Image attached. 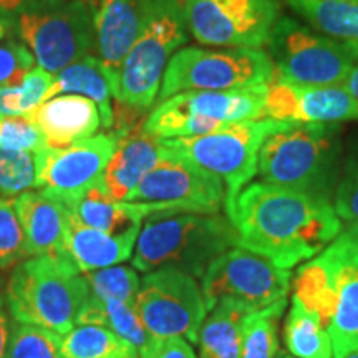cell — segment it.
Listing matches in <instances>:
<instances>
[{"mask_svg":"<svg viewBox=\"0 0 358 358\" xmlns=\"http://www.w3.org/2000/svg\"><path fill=\"white\" fill-rule=\"evenodd\" d=\"M231 222L239 248L289 271L319 256L342 232L330 199L264 181L244 187Z\"/></svg>","mask_w":358,"mask_h":358,"instance_id":"6da1fadb","label":"cell"},{"mask_svg":"<svg viewBox=\"0 0 358 358\" xmlns=\"http://www.w3.org/2000/svg\"><path fill=\"white\" fill-rule=\"evenodd\" d=\"M236 245L237 232L227 216L158 213L141 227L131 259L145 274L171 267L203 279L213 261Z\"/></svg>","mask_w":358,"mask_h":358,"instance_id":"7a4b0ae2","label":"cell"},{"mask_svg":"<svg viewBox=\"0 0 358 358\" xmlns=\"http://www.w3.org/2000/svg\"><path fill=\"white\" fill-rule=\"evenodd\" d=\"M7 310L13 322L38 325L60 335L77 325L90 297L87 279L66 254L30 257L8 279Z\"/></svg>","mask_w":358,"mask_h":358,"instance_id":"3957f363","label":"cell"},{"mask_svg":"<svg viewBox=\"0 0 358 358\" xmlns=\"http://www.w3.org/2000/svg\"><path fill=\"white\" fill-rule=\"evenodd\" d=\"M342 156L338 124H287L264 141L257 174L264 182L332 199Z\"/></svg>","mask_w":358,"mask_h":358,"instance_id":"277c9868","label":"cell"},{"mask_svg":"<svg viewBox=\"0 0 358 358\" xmlns=\"http://www.w3.org/2000/svg\"><path fill=\"white\" fill-rule=\"evenodd\" d=\"M136 42L118 71L116 100L145 113L159 95L164 70L187 40L182 0H140Z\"/></svg>","mask_w":358,"mask_h":358,"instance_id":"5b68a950","label":"cell"},{"mask_svg":"<svg viewBox=\"0 0 358 358\" xmlns=\"http://www.w3.org/2000/svg\"><path fill=\"white\" fill-rule=\"evenodd\" d=\"M287 124L290 123L266 118L245 120L199 136L163 140V145L169 153L181 156L222 179L226 185L224 209L227 219L232 221L237 198L257 174L264 141Z\"/></svg>","mask_w":358,"mask_h":358,"instance_id":"8992f818","label":"cell"},{"mask_svg":"<svg viewBox=\"0 0 358 358\" xmlns=\"http://www.w3.org/2000/svg\"><path fill=\"white\" fill-rule=\"evenodd\" d=\"M274 65L261 48L208 50L186 47L178 50L164 70L159 101L185 92H227L268 85Z\"/></svg>","mask_w":358,"mask_h":358,"instance_id":"52a82bcc","label":"cell"},{"mask_svg":"<svg viewBox=\"0 0 358 358\" xmlns=\"http://www.w3.org/2000/svg\"><path fill=\"white\" fill-rule=\"evenodd\" d=\"M267 85L227 92H185L156 105L145 131L159 140L199 136L227 124L264 118Z\"/></svg>","mask_w":358,"mask_h":358,"instance_id":"ba28073f","label":"cell"},{"mask_svg":"<svg viewBox=\"0 0 358 358\" xmlns=\"http://www.w3.org/2000/svg\"><path fill=\"white\" fill-rule=\"evenodd\" d=\"M17 30L38 66L52 75L95 48L93 13L87 0H32L19 13Z\"/></svg>","mask_w":358,"mask_h":358,"instance_id":"9c48e42d","label":"cell"},{"mask_svg":"<svg viewBox=\"0 0 358 358\" xmlns=\"http://www.w3.org/2000/svg\"><path fill=\"white\" fill-rule=\"evenodd\" d=\"M274 78L302 85H342L358 64V48L280 17L268 38Z\"/></svg>","mask_w":358,"mask_h":358,"instance_id":"30bf717a","label":"cell"},{"mask_svg":"<svg viewBox=\"0 0 358 358\" xmlns=\"http://www.w3.org/2000/svg\"><path fill=\"white\" fill-rule=\"evenodd\" d=\"M133 307L150 337H185L191 343L198 342L208 315L196 277L171 267L146 272Z\"/></svg>","mask_w":358,"mask_h":358,"instance_id":"8fae6325","label":"cell"},{"mask_svg":"<svg viewBox=\"0 0 358 358\" xmlns=\"http://www.w3.org/2000/svg\"><path fill=\"white\" fill-rule=\"evenodd\" d=\"M292 272L280 268L248 249L231 248L213 261L203 275V295L208 312L219 301L231 299L248 310H259L287 299Z\"/></svg>","mask_w":358,"mask_h":358,"instance_id":"7c38bea8","label":"cell"},{"mask_svg":"<svg viewBox=\"0 0 358 358\" xmlns=\"http://www.w3.org/2000/svg\"><path fill=\"white\" fill-rule=\"evenodd\" d=\"M186 24L199 43L261 48L280 19L279 0H182Z\"/></svg>","mask_w":358,"mask_h":358,"instance_id":"4fadbf2b","label":"cell"},{"mask_svg":"<svg viewBox=\"0 0 358 358\" xmlns=\"http://www.w3.org/2000/svg\"><path fill=\"white\" fill-rule=\"evenodd\" d=\"M127 201L164 203L176 213L219 214L226 201V187L216 174L166 150L164 158L141 179Z\"/></svg>","mask_w":358,"mask_h":358,"instance_id":"5bb4252c","label":"cell"},{"mask_svg":"<svg viewBox=\"0 0 358 358\" xmlns=\"http://www.w3.org/2000/svg\"><path fill=\"white\" fill-rule=\"evenodd\" d=\"M118 146V134L101 133L64 148H43L37 155V182L45 194L69 206L98 185Z\"/></svg>","mask_w":358,"mask_h":358,"instance_id":"9a60e30c","label":"cell"},{"mask_svg":"<svg viewBox=\"0 0 358 358\" xmlns=\"http://www.w3.org/2000/svg\"><path fill=\"white\" fill-rule=\"evenodd\" d=\"M292 124H338L358 118V101L343 85H302L274 78L264 118Z\"/></svg>","mask_w":358,"mask_h":358,"instance_id":"2e32d148","label":"cell"},{"mask_svg":"<svg viewBox=\"0 0 358 358\" xmlns=\"http://www.w3.org/2000/svg\"><path fill=\"white\" fill-rule=\"evenodd\" d=\"M330 277L332 307L327 322L334 358L358 350V243L345 232L319 254Z\"/></svg>","mask_w":358,"mask_h":358,"instance_id":"e0dca14e","label":"cell"},{"mask_svg":"<svg viewBox=\"0 0 358 358\" xmlns=\"http://www.w3.org/2000/svg\"><path fill=\"white\" fill-rule=\"evenodd\" d=\"M143 122L118 136V146L101 174L100 185L110 198L127 201L141 179L166 155L163 140L151 136Z\"/></svg>","mask_w":358,"mask_h":358,"instance_id":"ac0fdd59","label":"cell"},{"mask_svg":"<svg viewBox=\"0 0 358 358\" xmlns=\"http://www.w3.org/2000/svg\"><path fill=\"white\" fill-rule=\"evenodd\" d=\"M88 3L98 58L118 82V71L140 32V0H88Z\"/></svg>","mask_w":358,"mask_h":358,"instance_id":"d6986e66","label":"cell"},{"mask_svg":"<svg viewBox=\"0 0 358 358\" xmlns=\"http://www.w3.org/2000/svg\"><path fill=\"white\" fill-rule=\"evenodd\" d=\"M65 213L66 229L64 254L71 259L80 272L87 274L98 268L118 266L133 257L141 224L128 227L127 231L118 232V234H108V232L88 227L66 208Z\"/></svg>","mask_w":358,"mask_h":358,"instance_id":"ffe728a7","label":"cell"},{"mask_svg":"<svg viewBox=\"0 0 358 358\" xmlns=\"http://www.w3.org/2000/svg\"><path fill=\"white\" fill-rule=\"evenodd\" d=\"M27 116L37 124L50 148H64L92 138L101 124L95 101L73 93L45 100Z\"/></svg>","mask_w":358,"mask_h":358,"instance_id":"44dd1931","label":"cell"},{"mask_svg":"<svg viewBox=\"0 0 358 358\" xmlns=\"http://www.w3.org/2000/svg\"><path fill=\"white\" fill-rule=\"evenodd\" d=\"M25 234L27 257L64 254L66 213L60 201L43 191H27L13 198Z\"/></svg>","mask_w":358,"mask_h":358,"instance_id":"7402d4cb","label":"cell"},{"mask_svg":"<svg viewBox=\"0 0 358 358\" xmlns=\"http://www.w3.org/2000/svg\"><path fill=\"white\" fill-rule=\"evenodd\" d=\"M65 93L82 95L95 101L98 110H100L103 127H113L111 98L116 100L118 82L110 73V70L103 65L100 58L87 55L82 60L73 62L71 65L65 66L64 70L53 75L52 85L45 100H50L57 95H65Z\"/></svg>","mask_w":358,"mask_h":358,"instance_id":"603a6c76","label":"cell"},{"mask_svg":"<svg viewBox=\"0 0 358 358\" xmlns=\"http://www.w3.org/2000/svg\"><path fill=\"white\" fill-rule=\"evenodd\" d=\"M248 308L224 299L208 312L198 334L199 358H241L243 319Z\"/></svg>","mask_w":358,"mask_h":358,"instance_id":"cb8c5ba5","label":"cell"},{"mask_svg":"<svg viewBox=\"0 0 358 358\" xmlns=\"http://www.w3.org/2000/svg\"><path fill=\"white\" fill-rule=\"evenodd\" d=\"M315 30L358 48V2L352 0H285Z\"/></svg>","mask_w":358,"mask_h":358,"instance_id":"d4e9b609","label":"cell"},{"mask_svg":"<svg viewBox=\"0 0 358 358\" xmlns=\"http://www.w3.org/2000/svg\"><path fill=\"white\" fill-rule=\"evenodd\" d=\"M284 342L295 358H334L332 340L324 322L295 297L284 322Z\"/></svg>","mask_w":358,"mask_h":358,"instance_id":"484cf974","label":"cell"},{"mask_svg":"<svg viewBox=\"0 0 358 358\" xmlns=\"http://www.w3.org/2000/svg\"><path fill=\"white\" fill-rule=\"evenodd\" d=\"M77 325H100L127 340L138 352L146 345L150 334L143 327L133 306L118 301H100L90 294L80 310Z\"/></svg>","mask_w":358,"mask_h":358,"instance_id":"4316f807","label":"cell"},{"mask_svg":"<svg viewBox=\"0 0 358 358\" xmlns=\"http://www.w3.org/2000/svg\"><path fill=\"white\" fill-rule=\"evenodd\" d=\"M65 358H140L127 340L100 325H78L62 337Z\"/></svg>","mask_w":358,"mask_h":358,"instance_id":"83f0119b","label":"cell"},{"mask_svg":"<svg viewBox=\"0 0 358 358\" xmlns=\"http://www.w3.org/2000/svg\"><path fill=\"white\" fill-rule=\"evenodd\" d=\"M287 299L272 306L248 312L243 319V353L241 358H277L279 350V322Z\"/></svg>","mask_w":358,"mask_h":358,"instance_id":"f1b7e54d","label":"cell"},{"mask_svg":"<svg viewBox=\"0 0 358 358\" xmlns=\"http://www.w3.org/2000/svg\"><path fill=\"white\" fill-rule=\"evenodd\" d=\"M52 77L42 66H34L20 85L0 88V116H24L37 108L47 98Z\"/></svg>","mask_w":358,"mask_h":358,"instance_id":"f546056e","label":"cell"},{"mask_svg":"<svg viewBox=\"0 0 358 358\" xmlns=\"http://www.w3.org/2000/svg\"><path fill=\"white\" fill-rule=\"evenodd\" d=\"M62 337L64 335L43 327L15 322L3 358H65Z\"/></svg>","mask_w":358,"mask_h":358,"instance_id":"4dcf8cb0","label":"cell"},{"mask_svg":"<svg viewBox=\"0 0 358 358\" xmlns=\"http://www.w3.org/2000/svg\"><path fill=\"white\" fill-rule=\"evenodd\" d=\"M90 294L100 301H118L133 306L140 290V277L136 271L124 266L98 268L85 274Z\"/></svg>","mask_w":358,"mask_h":358,"instance_id":"1f68e13d","label":"cell"},{"mask_svg":"<svg viewBox=\"0 0 358 358\" xmlns=\"http://www.w3.org/2000/svg\"><path fill=\"white\" fill-rule=\"evenodd\" d=\"M37 153L0 148V198H17L38 187Z\"/></svg>","mask_w":358,"mask_h":358,"instance_id":"d6a6232c","label":"cell"},{"mask_svg":"<svg viewBox=\"0 0 358 358\" xmlns=\"http://www.w3.org/2000/svg\"><path fill=\"white\" fill-rule=\"evenodd\" d=\"M335 213L348 224L358 222V138L352 143L343 159L334 192Z\"/></svg>","mask_w":358,"mask_h":358,"instance_id":"836d02e7","label":"cell"},{"mask_svg":"<svg viewBox=\"0 0 358 358\" xmlns=\"http://www.w3.org/2000/svg\"><path fill=\"white\" fill-rule=\"evenodd\" d=\"M27 257L25 234L13 199L0 198V267H8Z\"/></svg>","mask_w":358,"mask_h":358,"instance_id":"e575fe53","label":"cell"},{"mask_svg":"<svg viewBox=\"0 0 358 358\" xmlns=\"http://www.w3.org/2000/svg\"><path fill=\"white\" fill-rule=\"evenodd\" d=\"M0 148L38 153L47 148L45 136L29 116H0Z\"/></svg>","mask_w":358,"mask_h":358,"instance_id":"d590c367","label":"cell"},{"mask_svg":"<svg viewBox=\"0 0 358 358\" xmlns=\"http://www.w3.org/2000/svg\"><path fill=\"white\" fill-rule=\"evenodd\" d=\"M34 65V53L24 43L12 38L0 42V88L20 85Z\"/></svg>","mask_w":358,"mask_h":358,"instance_id":"8d00e7d4","label":"cell"},{"mask_svg":"<svg viewBox=\"0 0 358 358\" xmlns=\"http://www.w3.org/2000/svg\"><path fill=\"white\" fill-rule=\"evenodd\" d=\"M140 358H198L185 337H150Z\"/></svg>","mask_w":358,"mask_h":358,"instance_id":"74e56055","label":"cell"},{"mask_svg":"<svg viewBox=\"0 0 358 358\" xmlns=\"http://www.w3.org/2000/svg\"><path fill=\"white\" fill-rule=\"evenodd\" d=\"M10 332H12V325H10V320H8L6 303H3V299L0 297V358L6 357L8 340H10Z\"/></svg>","mask_w":358,"mask_h":358,"instance_id":"f35d334b","label":"cell"},{"mask_svg":"<svg viewBox=\"0 0 358 358\" xmlns=\"http://www.w3.org/2000/svg\"><path fill=\"white\" fill-rule=\"evenodd\" d=\"M32 0H0V19H12L19 15Z\"/></svg>","mask_w":358,"mask_h":358,"instance_id":"ab89813d","label":"cell"},{"mask_svg":"<svg viewBox=\"0 0 358 358\" xmlns=\"http://www.w3.org/2000/svg\"><path fill=\"white\" fill-rule=\"evenodd\" d=\"M342 85L348 90V93H350V95L358 101V64L353 66L350 73H348V77L345 78V82H343Z\"/></svg>","mask_w":358,"mask_h":358,"instance_id":"60d3db41","label":"cell"},{"mask_svg":"<svg viewBox=\"0 0 358 358\" xmlns=\"http://www.w3.org/2000/svg\"><path fill=\"white\" fill-rule=\"evenodd\" d=\"M345 234H348L353 241H357L358 243V222L348 224V227L345 229Z\"/></svg>","mask_w":358,"mask_h":358,"instance_id":"b9f144b4","label":"cell"},{"mask_svg":"<svg viewBox=\"0 0 358 358\" xmlns=\"http://www.w3.org/2000/svg\"><path fill=\"white\" fill-rule=\"evenodd\" d=\"M8 20L7 19H0V40L6 37V34L8 32Z\"/></svg>","mask_w":358,"mask_h":358,"instance_id":"7bdbcfd3","label":"cell"},{"mask_svg":"<svg viewBox=\"0 0 358 358\" xmlns=\"http://www.w3.org/2000/svg\"><path fill=\"white\" fill-rule=\"evenodd\" d=\"M277 358H295V357H292V355H287V353H279V355H277Z\"/></svg>","mask_w":358,"mask_h":358,"instance_id":"ee69618b","label":"cell"},{"mask_svg":"<svg viewBox=\"0 0 358 358\" xmlns=\"http://www.w3.org/2000/svg\"><path fill=\"white\" fill-rule=\"evenodd\" d=\"M345 358H358V350H357V352H353V353H350V355H347Z\"/></svg>","mask_w":358,"mask_h":358,"instance_id":"f6af8a7d","label":"cell"},{"mask_svg":"<svg viewBox=\"0 0 358 358\" xmlns=\"http://www.w3.org/2000/svg\"><path fill=\"white\" fill-rule=\"evenodd\" d=\"M352 2H358V0H352Z\"/></svg>","mask_w":358,"mask_h":358,"instance_id":"bcb514c9","label":"cell"}]
</instances>
